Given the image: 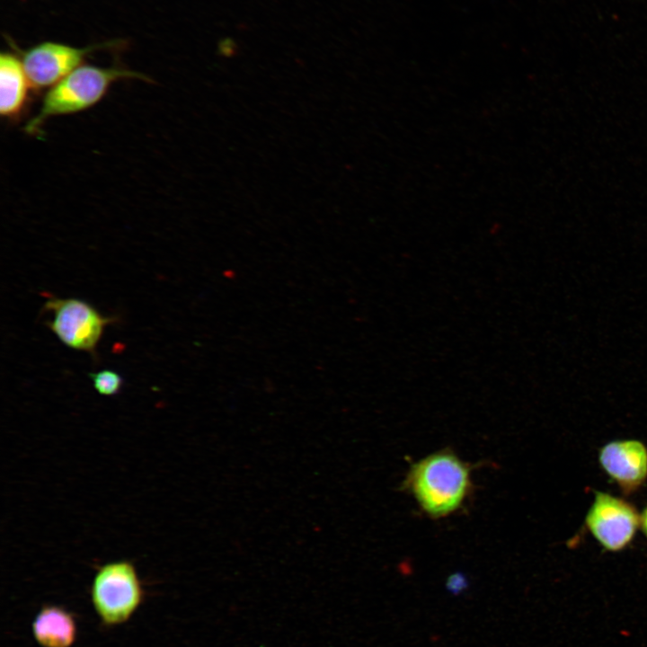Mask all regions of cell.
Masks as SVG:
<instances>
[{
    "instance_id": "obj_6",
    "label": "cell",
    "mask_w": 647,
    "mask_h": 647,
    "mask_svg": "<svg viewBox=\"0 0 647 647\" xmlns=\"http://www.w3.org/2000/svg\"><path fill=\"white\" fill-rule=\"evenodd\" d=\"M584 526L607 552L625 550L640 529V513L634 504L612 493L594 491Z\"/></svg>"
},
{
    "instance_id": "obj_8",
    "label": "cell",
    "mask_w": 647,
    "mask_h": 647,
    "mask_svg": "<svg viewBox=\"0 0 647 647\" xmlns=\"http://www.w3.org/2000/svg\"><path fill=\"white\" fill-rule=\"evenodd\" d=\"M32 90L21 58L16 52L0 55V114L8 122L21 120L30 102Z\"/></svg>"
},
{
    "instance_id": "obj_12",
    "label": "cell",
    "mask_w": 647,
    "mask_h": 647,
    "mask_svg": "<svg viewBox=\"0 0 647 647\" xmlns=\"http://www.w3.org/2000/svg\"><path fill=\"white\" fill-rule=\"evenodd\" d=\"M235 48V42L230 39L224 40L219 45V49L223 55H231Z\"/></svg>"
},
{
    "instance_id": "obj_5",
    "label": "cell",
    "mask_w": 647,
    "mask_h": 647,
    "mask_svg": "<svg viewBox=\"0 0 647 647\" xmlns=\"http://www.w3.org/2000/svg\"><path fill=\"white\" fill-rule=\"evenodd\" d=\"M44 310L52 313L49 328L67 347L96 355L97 345L108 324L117 321L106 317L86 301L75 297H49Z\"/></svg>"
},
{
    "instance_id": "obj_13",
    "label": "cell",
    "mask_w": 647,
    "mask_h": 647,
    "mask_svg": "<svg viewBox=\"0 0 647 647\" xmlns=\"http://www.w3.org/2000/svg\"><path fill=\"white\" fill-rule=\"evenodd\" d=\"M640 529L647 540V505L640 513Z\"/></svg>"
},
{
    "instance_id": "obj_11",
    "label": "cell",
    "mask_w": 647,
    "mask_h": 647,
    "mask_svg": "<svg viewBox=\"0 0 647 647\" xmlns=\"http://www.w3.org/2000/svg\"><path fill=\"white\" fill-rule=\"evenodd\" d=\"M467 586V581L462 574L452 575L447 582V589L453 595L463 593Z\"/></svg>"
},
{
    "instance_id": "obj_4",
    "label": "cell",
    "mask_w": 647,
    "mask_h": 647,
    "mask_svg": "<svg viewBox=\"0 0 647 647\" xmlns=\"http://www.w3.org/2000/svg\"><path fill=\"white\" fill-rule=\"evenodd\" d=\"M12 48L21 58L32 91L48 90L68 74L84 64L88 56L102 49H119L122 40H113L86 47H75L62 42L43 41L21 49L13 42Z\"/></svg>"
},
{
    "instance_id": "obj_7",
    "label": "cell",
    "mask_w": 647,
    "mask_h": 647,
    "mask_svg": "<svg viewBox=\"0 0 647 647\" xmlns=\"http://www.w3.org/2000/svg\"><path fill=\"white\" fill-rule=\"evenodd\" d=\"M598 461L624 494L637 492L647 480V447L635 439H614L598 450Z\"/></svg>"
},
{
    "instance_id": "obj_1",
    "label": "cell",
    "mask_w": 647,
    "mask_h": 647,
    "mask_svg": "<svg viewBox=\"0 0 647 647\" xmlns=\"http://www.w3.org/2000/svg\"><path fill=\"white\" fill-rule=\"evenodd\" d=\"M403 488L426 515L444 518L458 510L470 495L471 468L454 452L438 451L410 467Z\"/></svg>"
},
{
    "instance_id": "obj_3",
    "label": "cell",
    "mask_w": 647,
    "mask_h": 647,
    "mask_svg": "<svg viewBox=\"0 0 647 647\" xmlns=\"http://www.w3.org/2000/svg\"><path fill=\"white\" fill-rule=\"evenodd\" d=\"M93 607L102 622L116 625L129 620L143 599V588L133 563L120 560L100 566L91 587Z\"/></svg>"
},
{
    "instance_id": "obj_9",
    "label": "cell",
    "mask_w": 647,
    "mask_h": 647,
    "mask_svg": "<svg viewBox=\"0 0 647 647\" xmlns=\"http://www.w3.org/2000/svg\"><path fill=\"white\" fill-rule=\"evenodd\" d=\"M32 634L42 647H70L75 637V624L66 610L46 606L33 620Z\"/></svg>"
},
{
    "instance_id": "obj_2",
    "label": "cell",
    "mask_w": 647,
    "mask_h": 647,
    "mask_svg": "<svg viewBox=\"0 0 647 647\" xmlns=\"http://www.w3.org/2000/svg\"><path fill=\"white\" fill-rule=\"evenodd\" d=\"M152 80L146 75L122 66H98L84 64L47 90L40 109L23 127L31 136L42 134L51 118L75 114L99 103L111 86L121 80Z\"/></svg>"
},
{
    "instance_id": "obj_10",
    "label": "cell",
    "mask_w": 647,
    "mask_h": 647,
    "mask_svg": "<svg viewBox=\"0 0 647 647\" xmlns=\"http://www.w3.org/2000/svg\"><path fill=\"white\" fill-rule=\"evenodd\" d=\"M89 377L94 389L102 395L111 396L119 394L123 384L120 375L111 369L90 373Z\"/></svg>"
}]
</instances>
